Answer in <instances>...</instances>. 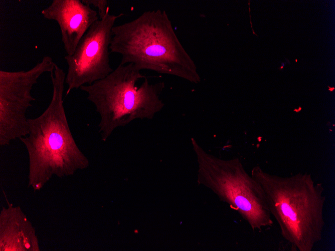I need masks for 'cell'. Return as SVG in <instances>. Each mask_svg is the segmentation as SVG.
Listing matches in <instances>:
<instances>
[{"instance_id": "6da1fadb", "label": "cell", "mask_w": 335, "mask_h": 251, "mask_svg": "<svg viewBox=\"0 0 335 251\" xmlns=\"http://www.w3.org/2000/svg\"><path fill=\"white\" fill-rule=\"evenodd\" d=\"M51 100L39 116L28 118L29 134L19 139L29 156L28 187L40 190L53 176L72 175L88 166L71 132L63 104L66 74L56 64L50 73Z\"/></svg>"}, {"instance_id": "7a4b0ae2", "label": "cell", "mask_w": 335, "mask_h": 251, "mask_svg": "<svg viewBox=\"0 0 335 251\" xmlns=\"http://www.w3.org/2000/svg\"><path fill=\"white\" fill-rule=\"evenodd\" d=\"M251 176L262 188L270 213L293 251H311L322 239L326 197L321 183L299 173L282 177L253 168Z\"/></svg>"}, {"instance_id": "3957f363", "label": "cell", "mask_w": 335, "mask_h": 251, "mask_svg": "<svg viewBox=\"0 0 335 251\" xmlns=\"http://www.w3.org/2000/svg\"><path fill=\"white\" fill-rule=\"evenodd\" d=\"M111 53L121 56V64L201 82L194 60L187 52L165 11H146L136 19L114 26Z\"/></svg>"}, {"instance_id": "277c9868", "label": "cell", "mask_w": 335, "mask_h": 251, "mask_svg": "<svg viewBox=\"0 0 335 251\" xmlns=\"http://www.w3.org/2000/svg\"><path fill=\"white\" fill-rule=\"evenodd\" d=\"M163 82L150 84L131 64H119L105 78L79 89L86 92L99 113V132L105 141L118 127L134 120L152 119L164 104L160 95Z\"/></svg>"}, {"instance_id": "5b68a950", "label": "cell", "mask_w": 335, "mask_h": 251, "mask_svg": "<svg viewBox=\"0 0 335 251\" xmlns=\"http://www.w3.org/2000/svg\"><path fill=\"white\" fill-rule=\"evenodd\" d=\"M191 141L198 165V184L236 211L253 230L271 227L273 221L264 191L240 159L219 158L207 153L194 138Z\"/></svg>"}, {"instance_id": "8992f818", "label": "cell", "mask_w": 335, "mask_h": 251, "mask_svg": "<svg viewBox=\"0 0 335 251\" xmlns=\"http://www.w3.org/2000/svg\"><path fill=\"white\" fill-rule=\"evenodd\" d=\"M56 64L46 56L31 69L24 71L0 70V146L29 134L28 109L35 99L32 90L44 73H51Z\"/></svg>"}, {"instance_id": "52a82bcc", "label": "cell", "mask_w": 335, "mask_h": 251, "mask_svg": "<svg viewBox=\"0 0 335 251\" xmlns=\"http://www.w3.org/2000/svg\"><path fill=\"white\" fill-rule=\"evenodd\" d=\"M109 14L94 22L82 37L72 55L64 58L68 65L66 96L71 90L101 80L113 71L109 61L112 29L117 19L123 16Z\"/></svg>"}, {"instance_id": "ba28073f", "label": "cell", "mask_w": 335, "mask_h": 251, "mask_svg": "<svg viewBox=\"0 0 335 251\" xmlns=\"http://www.w3.org/2000/svg\"><path fill=\"white\" fill-rule=\"evenodd\" d=\"M41 14L46 19L58 23L68 55L73 54L82 37L99 20L98 12L80 0H53Z\"/></svg>"}, {"instance_id": "9c48e42d", "label": "cell", "mask_w": 335, "mask_h": 251, "mask_svg": "<svg viewBox=\"0 0 335 251\" xmlns=\"http://www.w3.org/2000/svg\"><path fill=\"white\" fill-rule=\"evenodd\" d=\"M0 251H40L36 229L20 206L1 211Z\"/></svg>"}, {"instance_id": "30bf717a", "label": "cell", "mask_w": 335, "mask_h": 251, "mask_svg": "<svg viewBox=\"0 0 335 251\" xmlns=\"http://www.w3.org/2000/svg\"><path fill=\"white\" fill-rule=\"evenodd\" d=\"M82 3L91 7L93 6L98 9V14L99 20L102 19L109 9L108 6V1L106 0H82Z\"/></svg>"}, {"instance_id": "8fae6325", "label": "cell", "mask_w": 335, "mask_h": 251, "mask_svg": "<svg viewBox=\"0 0 335 251\" xmlns=\"http://www.w3.org/2000/svg\"><path fill=\"white\" fill-rule=\"evenodd\" d=\"M285 63H286L281 62V65H282L281 67H280V68H278V69H280V70H281V69H282L284 68V64H285Z\"/></svg>"}, {"instance_id": "7c38bea8", "label": "cell", "mask_w": 335, "mask_h": 251, "mask_svg": "<svg viewBox=\"0 0 335 251\" xmlns=\"http://www.w3.org/2000/svg\"><path fill=\"white\" fill-rule=\"evenodd\" d=\"M328 88H329V91H330V92H332L334 89V87L330 88V87H328Z\"/></svg>"}, {"instance_id": "4fadbf2b", "label": "cell", "mask_w": 335, "mask_h": 251, "mask_svg": "<svg viewBox=\"0 0 335 251\" xmlns=\"http://www.w3.org/2000/svg\"><path fill=\"white\" fill-rule=\"evenodd\" d=\"M297 59H295V62H297Z\"/></svg>"}]
</instances>
